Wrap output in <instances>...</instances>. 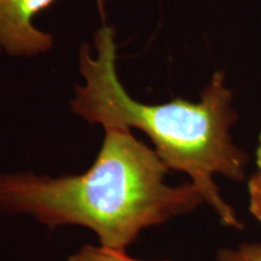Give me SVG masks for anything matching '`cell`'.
<instances>
[{"label":"cell","instance_id":"cell-1","mask_svg":"<svg viewBox=\"0 0 261 261\" xmlns=\"http://www.w3.org/2000/svg\"><path fill=\"white\" fill-rule=\"evenodd\" d=\"M104 132L96 160L80 174L0 172V214L25 215L50 228H89L99 246L126 252L144 230L204 203L191 181L166 182L167 166L132 129Z\"/></svg>","mask_w":261,"mask_h":261},{"label":"cell","instance_id":"cell-2","mask_svg":"<svg viewBox=\"0 0 261 261\" xmlns=\"http://www.w3.org/2000/svg\"><path fill=\"white\" fill-rule=\"evenodd\" d=\"M114 27L98 29L94 51L84 44L79 70L84 83L75 86L70 109L91 125L142 130L168 169L182 172L221 224L242 228L236 211L224 197L215 175L244 181L248 156L234 144L231 128L237 121L233 96L221 71L213 75L198 102L177 98L161 104L138 102L127 92L116 73Z\"/></svg>","mask_w":261,"mask_h":261},{"label":"cell","instance_id":"cell-3","mask_svg":"<svg viewBox=\"0 0 261 261\" xmlns=\"http://www.w3.org/2000/svg\"><path fill=\"white\" fill-rule=\"evenodd\" d=\"M55 0H0V54L37 57L54 47V35L35 27L33 18ZM102 6L109 0H97Z\"/></svg>","mask_w":261,"mask_h":261},{"label":"cell","instance_id":"cell-4","mask_svg":"<svg viewBox=\"0 0 261 261\" xmlns=\"http://www.w3.org/2000/svg\"><path fill=\"white\" fill-rule=\"evenodd\" d=\"M67 261H171V260H142L129 256L123 250H114L102 246H85L71 254Z\"/></svg>","mask_w":261,"mask_h":261},{"label":"cell","instance_id":"cell-5","mask_svg":"<svg viewBox=\"0 0 261 261\" xmlns=\"http://www.w3.org/2000/svg\"><path fill=\"white\" fill-rule=\"evenodd\" d=\"M217 261H261V244L244 242L234 248H221L217 253Z\"/></svg>","mask_w":261,"mask_h":261},{"label":"cell","instance_id":"cell-6","mask_svg":"<svg viewBox=\"0 0 261 261\" xmlns=\"http://www.w3.org/2000/svg\"><path fill=\"white\" fill-rule=\"evenodd\" d=\"M249 211L257 221L261 223V173L256 172L249 179Z\"/></svg>","mask_w":261,"mask_h":261},{"label":"cell","instance_id":"cell-7","mask_svg":"<svg viewBox=\"0 0 261 261\" xmlns=\"http://www.w3.org/2000/svg\"><path fill=\"white\" fill-rule=\"evenodd\" d=\"M256 166H257V172L261 173V135L259 138V146H257V151H256Z\"/></svg>","mask_w":261,"mask_h":261}]
</instances>
